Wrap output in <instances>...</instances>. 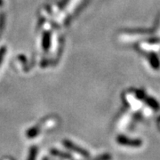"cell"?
I'll list each match as a JSON object with an SVG mask.
<instances>
[{"instance_id":"1","label":"cell","mask_w":160,"mask_h":160,"mask_svg":"<svg viewBox=\"0 0 160 160\" xmlns=\"http://www.w3.org/2000/svg\"><path fill=\"white\" fill-rule=\"evenodd\" d=\"M63 144L65 145V147H67L68 149H70V150H73L75 152H77V153H78L81 156H83V157H86V158H89V153L86 151V149H82V148H80V147H78L77 145H75L74 143L72 142H69V141H64L63 142Z\"/></svg>"},{"instance_id":"2","label":"cell","mask_w":160,"mask_h":160,"mask_svg":"<svg viewBox=\"0 0 160 160\" xmlns=\"http://www.w3.org/2000/svg\"><path fill=\"white\" fill-rule=\"evenodd\" d=\"M118 142L120 144H123V145H129V146H133V147H137L140 146L142 142H139V141H131V140H127L126 138L124 137H119L118 139Z\"/></svg>"},{"instance_id":"3","label":"cell","mask_w":160,"mask_h":160,"mask_svg":"<svg viewBox=\"0 0 160 160\" xmlns=\"http://www.w3.org/2000/svg\"><path fill=\"white\" fill-rule=\"evenodd\" d=\"M51 153L54 156H57V157H60L62 158H64V159L72 160V157L70 155L68 154V153H63V152L59 151L57 149H51Z\"/></svg>"},{"instance_id":"4","label":"cell","mask_w":160,"mask_h":160,"mask_svg":"<svg viewBox=\"0 0 160 160\" xmlns=\"http://www.w3.org/2000/svg\"><path fill=\"white\" fill-rule=\"evenodd\" d=\"M36 155H37V148H32L30 150V153H29V160H35Z\"/></svg>"},{"instance_id":"5","label":"cell","mask_w":160,"mask_h":160,"mask_svg":"<svg viewBox=\"0 0 160 160\" xmlns=\"http://www.w3.org/2000/svg\"><path fill=\"white\" fill-rule=\"evenodd\" d=\"M6 48L5 47H3V48H1L0 49V64L2 62V61H3V59H4V56H5V54H6Z\"/></svg>"}]
</instances>
